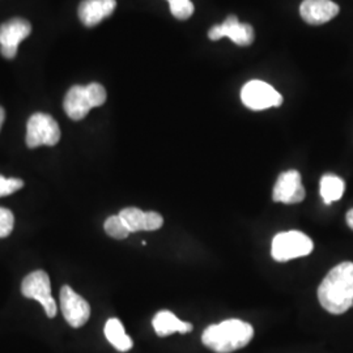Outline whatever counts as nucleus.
<instances>
[{"label": "nucleus", "instance_id": "obj_1", "mask_svg": "<svg viewBox=\"0 0 353 353\" xmlns=\"http://www.w3.org/2000/svg\"><path fill=\"white\" fill-rule=\"evenodd\" d=\"M318 300L328 313L339 316L353 306V263L334 267L318 288Z\"/></svg>", "mask_w": 353, "mask_h": 353}, {"label": "nucleus", "instance_id": "obj_2", "mask_svg": "<svg viewBox=\"0 0 353 353\" xmlns=\"http://www.w3.org/2000/svg\"><path fill=\"white\" fill-rule=\"evenodd\" d=\"M254 328L240 319H228L212 325L203 332V344L217 353H230L243 348L252 341Z\"/></svg>", "mask_w": 353, "mask_h": 353}, {"label": "nucleus", "instance_id": "obj_3", "mask_svg": "<svg viewBox=\"0 0 353 353\" xmlns=\"http://www.w3.org/2000/svg\"><path fill=\"white\" fill-rule=\"evenodd\" d=\"M106 89L99 83H90L87 87L74 85L64 97L63 109L72 121H81L90 109L102 106L106 102Z\"/></svg>", "mask_w": 353, "mask_h": 353}, {"label": "nucleus", "instance_id": "obj_4", "mask_svg": "<svg viewBox=\"0 0 353 353\" xmlns=\"http://www.w3.org/2000/svg\"><path fill=\"white\" fill-rule=\"evenodd\" d=\"M313 241L299 230L279 233L271 246V255L278 262H288L290 259L306 256L313 252Z\"/></svg>", "mask_w": 353, "mask_h": 353}, {"label": "nucleus", "instance_id": "obj_5", "mask_svg": "<svg viewBox=\"0 0 353 353\" xmlns=\"http://www.w3.org/2000/svg\"><path fill=\"white\" fill-rule=\"evenodd\" d=\"M61 140V128L57 121L45 113L33 114L26 123V145L38 148L41 145H57Z\"/></svg>", "mask_w": 353, "mask_h": 353}, {"label": "nucleus", "instance_id": "obj_6", "mask_svg": "<svg viewBox=\"0 0 353 353\" xmlns=\"http://www.w3.org/2000/svg\"><path fill=\"white\" fill-rule=\"evenodd\" d=\"M241 100L252 110L259 112L270 108H278L283 97L276 89L262 80H250L241 89Z\"/></svg>", "mask_w": 353, "mask_h": 353}, {"label": "nucleus", "instance_id": "obj_7", "mask_svg": "<svg viewBox=\"0 0 353 353\" xmlns=\"http://www.w3.org/2000/svg\"><path fill=\"white\" fill-rule=\"evenodd\" d=\"M21 292L26 299L36 300L42 305L46 316L54 318L57 316V303L51 296V284L49 275L45 271H34L29 274L21 284Z\"/></svg>", "mask_w": 353, "mask_h": 353}, {"label": "nucleus", "instance_id": "obj_8", "mask_svg": "<svg viewBox=\"0 0 353 353\" xmlns=\"http://www.w3.org/2000/svg\"><path fill=\"white\" fill-rule=\"evenodd\" d=\"M59 300L64 319L71 327H83L88 322L90 316L89 303L80 294H77L70 285L62 287Z\"/></svg>", "mask_w": 353, "mask_h": 353}, {"label": "nucleus", "instance_id": "obj_9", "mask_svg": "<svg viewBox=\"0 0 353 353\" xmlns=\"http://www.w3.org/2000/svg\"><path fill=\"white\" fill-rule=\"evenodd\" d=\"M32 33V26L26 19H11L0 26V52L4 58L13 59L17 48Z\"/></svg>", "mask_w": 353, "mask_h": 353}, {"label": "nucleus", "instance_id": "obj_10", "mask_svg": "<svg viewBox=\"0 0 353 353\" xmlns=\"http://www.w3.org/2000/svg\"><path fill=\"white\" fill-rule=\"evenodd\" d=\"M228 37L239 46H249L254 41V28L250 24L240 23L239 17L230 14L223 24L214 26L208 30V38L219 41Z\"/></svg>", "mask_w": 353, "mask_h": 353}, {"label": "nucleus", "instance_id": "obj_11", "mask_svg": "<svg viewBox=\"0 0 353 353\" xmlns=\"http://www.w3.org/2000/svg\"><path fill=\"white\" fill-rule=\"evenodd\" d=\"M305 195L306 191L301 182V174L297 170H288L279 176L272 192L275 202L296 204L303 202Z\"/></svg>", "mask_w": 353, "mask_h": 353}, {"label": "nucleus", "instance_id": "obj_12", "mask_svg": "<svg viewBox=\"0 0 353 353\" xmlns=\"http://www.w3.org/2000/svg\"><path fill=\"white\" fill-rule=\"evenodd\" d=\"M338 13L339 6L332 0H303L300 6L303 21L310 26L326 24Z\"/></svg>", "mask_w": 353, "mask_h": 353}, {"label": "nucleus", "instance_id": "obj_13", "mask_svg": "<svg viewBox=\"0 0 353 353\" xmlns=\"http://www.w3.org/2000/svg\"><path fill=\"white\" fill-rule=\"evenodd\" d=\"M119 217L122 219L123 224L126 225L130 233H135L140 230H157L163 227L164 219L157 212H143L139 208L128 207L123 208L119 212Z\"/></svg>", "mask_w": 353, "mask_h": 353}, {"label": "nucleus", "instance_id": "obj_14", "mask_svg": "<svg viewBox=\"0 0 353 353\" xmlns=\"http://www.w3.org/2000/svg\"><path fill=\"white\" fill-rule=\"evenodd\" d=\"M117 8L115 0H83L79 6V19L88 28L99 26L102 20L113 14Z\"/></svg>", "mask_w": 353, "mask_h": 353}, {"label": "nucleus", "instance_id": "obj_15", "mask_svg": "<svg viewBox=\"0 0 353 353\" xmlns=\"http://www.w3.org/2000/svg\"><path fill=\"white\" fill-rule=\"evenodd\" d=\"M153 328L156 331V334L161 338L169 336L174 332L179 334H188L190 331H192V325L189 322H183L181 319H178L172 312L169 310H163L159 312L153 321H152Z\"/></svg>", "mask_w": 353, "mask_h": 353}, {"label": "nucleus", "instance_id": "obj_16", "mask_svg": "<svg viewBox=\"0 0 353 353\" xmlns=\"http://www.w3.org/2000/svg\"><path fill=\"white\" fill-rule=\"evenodd\" d=\"M105 336L114 348L119 352H127L132 348V341L125 332L122 322L117 318H110L105 325Z\"/></svg>", "mask_w": 353, "mask_h": 353}, {"label": "nucleus", "instance_id": "obj_17", "mask_svg": "<svg viewBox=\"0 0 353 353\" xmlns=\"http://www.w3.org/2000/svg\"><path fill=\"white\" fill-rule=\"evenodd\" d=\"M344 181L341 176L325 174L321 178V196L326 204L339 201L344 194Z\"/></svg>", "mask_w": 353, "mask_h": 353}, {"label": "nucleus", "instance_id": "obj_18", "mask_svg": "<svg viewBox=\"0 0 353 353\" xmlns=\"http://www.w3.org/2000/svg\"><path fill=\"white\" fill-rule=\"evenodd\" d=\"M103 228H105L106 234H109L110 237H113L115 240H125V239L128 237V234H130L128 229H127L126 225L123 224V221H122V219L119 217V214L110 216V217L105 221Z\"/></svg>", "mask_w": 353, "mask_h": 353}, {"label": "nucleus", "instance_id": "obj_19", "mask_svg": "<svg viewBox=\"0 0 353 353\" xmlns=\"http://www.w3.org/2000/svg\"><path fill=\"white\" fill-rule=\"evenodd\" d=\"M170 6V12L178 20H188L194 13L191 0H166Z\"/></svg>", "mask_w": 353, "mask_h": 353}, {"label": "nucleus", "instance_id": "obj_20", "mask_svg": "<svg viewBox=\"0 0 353 353\" xmlns=\"http://www.w3.org/2000/svg\"><path fill=\"white\" fill-rule=\"evenodd\" d=\"M14 225V217L13 214L7 210L0 207V239H6L12 233Z\"/></svg>", "mask_w": 353, "mask_h": 353}, {"label": "nucleus", "instance_id": "obj_21", "mask_svg": "<svg viewBox=\"0 0 353 353\" xmlns=\"http://www.w3.org/2000/svg\"><path fill=\"white\" fill-rule=\"evenodd\" d=\"M24 182L19 178H6L0 176V198L1 196H8L13 192L23 189Z\"/></svg>", "mask_w": 353, "mask_h": 353}, {"label": "nucleus", "instance_id": "obj_22", "mask_svg": "<svg viewBox=\"0 0 353 353\" xmlns=\"http://www.w3.org/2000/svg\"><path fill=\"white\" fill-rule=\"evenodd\" d=\"M345 219H347V224H348V227L351 228L353 230V208L348 211V214L345 216Z\"/></svg>", "mask_w": 353, "mask_h": 353}, {"label": "nucleus", "instance_id": "obj_23", "mask_svg": "<svg viewBox=\"0 0 353 353\" xmlns=\"http://www.w3.org/2000/svg\"><path fill=\"white\" fill-rule=\"evenodd\" d=\"M4 118H6V113H4V109L0 106V130L3 126V122H4Z\"/></svg>", "mask_w": 353, "mask_h": 353}]
</instances>
